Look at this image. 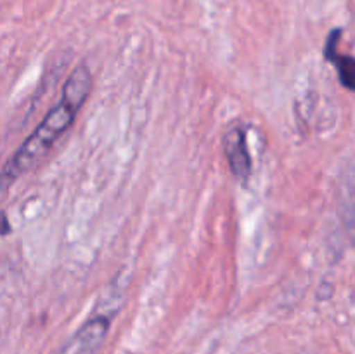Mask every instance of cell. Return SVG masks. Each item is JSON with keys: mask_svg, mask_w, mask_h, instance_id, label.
Instances as JSON below:
<instances>
[{"mask_svg": "<svg viewBox=\"0 0 355 354\" xmlns=\"http://www.w3.org/2000/svg\"><path fill=\"white\" fill-rule=\"evenodd\" d=\"M10 231V226H9V221H7V217L3 214H0V235H7V233Z\"/></svg>", "mask_w": 355, "mask_h": 354, "instance_id": "5b68a950", "label": "cell"}, {"mask_svg": "<svg viewBox=\"0 0 355 354\" xmlns=\"http://www.w3.org/2000/svg\"><path fill=\"white\" fill-rule=\"evenodd\" d=\"M110 321V314H99L96 318H90L78 330V333L69 340V344L62 349L61 354H97L107 335Z\"/></svg>", "mask_w": 355, "mask_h": 354, "instance_id": "7a4b0ae2", "label": "cell"}, {"mask_svg": "<svg viewBox=\"0 0 355 354\" xmlns=\"http://www.w3.org/2000/svg\"><path fill=\"white\" fill-rule=\"evenodd\" d=\"M338 40H340V30H335L328 37L324 47V56L328 61L335 65L336 71H338L340 82L347 89L355 90V59L350 56H343L338 52Z\"/></svg>", "mask_w": 355, "mask_h": 354, "instance_id": "277c9868", "label": "cell"}, {"mask_svg": "<svg viewBox=\"0 0 355 354\" xmlns=\"http://www.w3.org/2000/svg\"><path fill=\"white\" fill-rule=\"evenodd\" d=\"M224 149L229 169L236 179L246 180L252 176V156L246 144V132L241 125H234L224 137Z\"/></svg>", "mask_w": 355, "mask_h": 354, "instance_id": "3957f363", "label": "cell"}, {"mask_svg": "<svg viewBox=\"0 0 355 354\" xmlns=\"http://www.w3.org/2000/svg\"><path fill=\"white\" fill-rule=\"evenodd\" d=\"M92 83L94 80L89 66L83 65V62L75 66V69L69 73L64 85H62L61 99L45 115L40 125L31 132L30 137L21 144V148L14 153V156L6 165L2 176H0V180L3 184L16 180L17 177L26 174L28 170L33 169L40 160L47 156V153L58 142V139L71 127L76 115L80 113L85 101L89 99Z\"/></svg>", "mask_w": 355, "mask_h": 354, "instance_id": "6da1fadb", "label": "cell"}]
</instances>
